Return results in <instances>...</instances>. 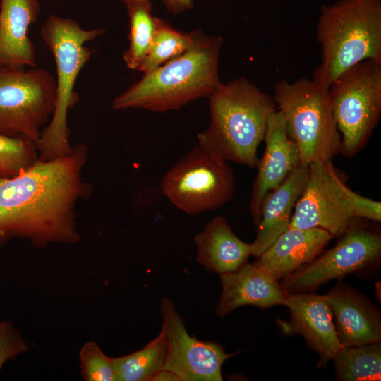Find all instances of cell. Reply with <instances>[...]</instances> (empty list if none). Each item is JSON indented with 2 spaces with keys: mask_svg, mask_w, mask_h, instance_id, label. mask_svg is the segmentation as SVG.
Here are the masks:
<instances>
[{
  "mask_svg": "<svg viewBox=\"0 0 381 381\" xmlns=\"http://www.w3.org/2000/svg\"><path fill=\"white\" fill-rule=\"evenodd\" d=\"M88 157L84 144L66 155L38 160L18 175L0 180V247L11 238L35 246L79 240L78 202L91 193L82 171Z\"/></svg>",
  "mask_w": 381,
  "mask_h": 381,
  "instance_id": "obj_1",
  "label": "cell"
},
{
  "mask_svg": "<svg viewBox=\"0 0 381 381\" xmlns=\"http://www.w3.org/2000/svg\"><path fill=\"white\" fill-rule=\"evenodd\" d=\"M190 34V44L186 52L143 74L112 101L111 108L159 113L179 110L192 101L208 97L219 87L222 84L218 73L222 38L207 36L200 29Z\"/></svg>",
  "mask_w": 381,
  "mask_h": 381,
  "instance_id": "obj_2",
  "label": "cell"
},
{
  "mask_svg": "<svg viewBox=\"0 0 381 381\" xmlns=\"http://www.w3.org/2000/svg\"><path fill=\"white\" fill-rule=\"evenodd\" d=\"M207 98L210 121L198 145L227 162L257 167L258 147L277 111L273 98L244 77L222 83Z\"/></svg>",
  "mask_w": 381,
  "mask_h": 381,
  "instance_id": "obj_3",
  "label": "cell"
},
{
  "mask_svg": "<svg viewBox=\"0 0 381 381\" xmlns=\"http://www.w3.org/2000/svg\"><path fill=\"white\" fill-rule=\"evenodd\" d=\"M321 63L312 80L328 90L356 64L381 61V0H339L323 5L317 25Z\"/></svg>",
  "mask_w": 381,
  "mask_h": 381,
  "instance_id": "obj_4",
  "label": "cell"
},
{
  "mask_svg": "<svg viewBox=\"0 0 381 381\" xmlns=\"http://www.w3.org/2000/svg\"><path fill=\"white\" fill-rule=\"evenodd\" d=\"M105 31L104 28L85 30L73 19L56 15L49 16L41 27V37L56 64V95L54 111L37 144L38 160H52L71 152L68 111L79 99L75 84L95 52L85 44Z\"/></svg>",
  "mask_w": 381,
  "mask_h": 381,
  "instance_id": "obj_5",
  "label": "cell"
},
{
  "mask_svg": "<svg viewBox=\"0 0 381 381\" xmlns=\"http://www.w3.org/2000/svg\"><path fill=\"white\" fill-rule=\"evenodd\" d=\"M272 98L298 147L301 164L332 162L340 152L341 135L328 90L305 78L281 80L274 83Z\"/></svg>",
  "mask_w": 381,
  "mask_h": 381,
  "instance_id": "obj_6",
  "label": "cell"
},
{
  "mask_svg": "<svg viewBox=\"0 0 381 381\" xmlns=\"http://www.w3.org/2000/svg\"><path fill=\"white\" fill-rule=\"evenodd\" d=\"M341 135L340 152L352 157L367 144L381 115V61H361L339 75L329 89Z\"/></svg>",
  "mask_w": 381,
  "mask_h": 381,
  "instance_id": "obj_7",
  "label": "cell"
},
{
  "mask_svg": "<svg viewBox=\"0 0 381 381\" xmlns=\"http://www.w3.org/2000/svg\"><path fill=\"white\" fill-rule=\"evenodd\" d=\"M56 78L47 69L0 66V134L36 145L56 106Z\"/></svg>",
  "mask_w": 381,
  "mask_h": 381,
  "instance_id": "obj_8",
  "label": "cell"
},
{
  "mask_svg": "<svg viewBox=\"0 0 381 381\" xmlns=\"http://www.w3.org/2000/svg\"><path fill=\"white\" fill-rule=\"evenodd\" d=\"M160 186L173 205L194 215L227 203L233 197L235 180L227 161L198 145L167 171Z\"/></svg>",
  "mask_w": 381,
  "mask_h": 381,
  "instance_id": "obj_9",
  "label": "cell"
},
{
  "mask_svg": "<svg viewBox=\"0 0 381 381\" xmlns=\"http://www.w3.org/2000/svg\"><path fill=\"white\" fill-rule=\"evenodd\" d=\"M380 257V233L353 219L333 248L284 278L282 286L289 294L310 291L330 280L372 268Z\"/></svg>",
  "mask_w": 381,
  "mask_h": 381,
  "instance_id": "obj_10",
  "label": "cell"
},
{
  "mask_svg": "<svg viewBox=\"0 0 381 381\" xmlns=\"http://www.w3.org/2000/svg\"><path fill=\"white\" fill-rule=\"evenodd\" d=\"M340 178L332 162H315L288 229L320 228L332 236H342L355 219L340 188Z\"/></svg>",
  "mask_w": 381,
  "mask_h": 381,
  "instance_id": "obj_11",
  "label": "cell"
},
{
  "mask_svg": "<svg viewBox=\"0 0 381 381\" xmlns=\"http://www.w3.org/2000/svg\"><path fill=\"white\" fill-rule=\"evenodd\" d=\"M160 310L167 338L162 369L172 371L181 381H222V366L235 353L225 352L217 343L191 337L170 299H162Z\"/></svg>",
  "mask_w": 381,
  "mask_h": 381,
  "instance_id": "obj_12",
  "label": "cell"
},
{
  "mask_svg": "<svg viewBox=\"0 0 381 381\" xmlns=\"http://www.w3.org/2000/svg\"><path fill=\"white\" fill-rule=\"evenodd\" d=\"M284 306L291 318L289 321L277 320L280 332L286 336L301 335L309 348L319 356L317 366L326 367L342 346L325 295L305 291L289 293Z\"/></svg>",
  "mask_w": 381,
  "mask_h": 381,
  "instance_id": "obj_13",
  "label": "cell"
},
{
  "mask_svg": "<svg viewBox=\"0 0 381 381\" xmlns=\"http://www.w3.org/2000/svg\"><path fill=\"white\" fill-rule=\"evenodd\" d=\"M263 140L265 152L258 161L250 202L255 226L260 222L265 197L301 164L298 147L289 137L284 118L279 111L277 110L269 118Z\"/></svg>",
  "mask_w": 381,
  "mask_h": 381,
  "instance_id": "obj_14",
  "label": "cell"
},
{
  "mask_svg": "<svg viewBox=\"0 0 381 381\" xmlns=\"http://www.w3.org/2000/svg\"><path fill=\"white\" fill-rule=\"evenodd\" d=\"M325 296L342 347L381 341L380 312L367 296L341 280Z\"/></svg>",
  "mask_w": 381,
  "mask_h": 381,
  "instance_id": "obj_15",
  "label": "cell"
},
{
  "mask_svg": "<svg viewBox=\"0 0 381 381\" xmlns=\"http://www.w3.org/2000/svg\"><path fill=\"white\" fill-rule=\"evenodd\" d=\"M222 294L215 313L223 318L243 306L267 308L284 306L287 293L267 272L246 262L237 270L220 275Z\"/></svg>",
  "mask_w": 381,
  "mask_h": 381,
  "instance_id": "obj_16",
  "label": "cell"
},
{
  "mask_svg": "<svg viewBox=\"0 0 381 381\" xmlns=\"http://www.w3.org/2000/svg\"><path fill=\"white\" fill-rule=\"evenodd\" d=\"M320 228L287 229L253 262L277 280L314 260L332 238Z\"/></svg>",
  "mask_w": 381,
  "mask_h": 381,
  "instance_id": "obj_17",
  "label": "cell"
},
{
  "mask_svg": "<svg viewBox=\"0 0 381 381\" xmlns=\"http://www.w3.org/2000/svg\"><path fill=\"white\" fill-rule=\"evenodd\" d=\"M40 8L38 0H0V66L36 67V51L28 32Z\"/></svg>",
  "mask_w": 381,
  "mask_h": 381,
  "instance_id": "obj_18",
  "label": "cell"
},
{
  "mask_svg": "<svg viewBox=\"0 0 381 381\" xmlns=\"http://www.w3.org/2000/svg\"><path fill=\"white\" fill-rule=\"evenodd\" d=\"M308 166L299 164L261 205L260 219L252 244V255L260 256L289 227L292 212L305 188Z\"/></svg>",
  "mask_w": 381,
  "mask_h": 381,
  "instance_id": "obj_19",
  "label": "cell"
},
{
  "mask_svg": "<svg viewBox=\"0 0 381 381\" xmlns=\"http://www.w3.org/2000/svg\"><path fill=\"white\" fill-rule=\"evenodd\" d=\"M197 261L219 275L234 272L252 255V244L241 241L226 219L217 216L194 238Z\"/></svg>",
  "mask_w": 381,
  "mask_h": 381,
  "instance_id": "obj_20",
  "label": "cell"
},
{
  "mask_svg": "<svg viewBox=\"0 0 381 381\" xmlns=\"http://www.w3.org/2000/svg\"><path fill=\"white\" fill-rule=\"evenodd\" d=\"M129 22L128 48L123 54L128 68L139 71L152 44L156 29L152 0H122Z\"/></svg>",
  "mask_w": 381,
  "mask_h": 381,
  "instance_id": "obj_21",
  "label": "cell"
},
{
  "mask_svg": "<svg viewBox=\"0 0 381 381\" xmlns=\"http://www.w3.org/2000/svg\"><path fill=\"white\" fill-rule=\"evenodd\" d=\"M333 361L338 380L380 381L381 342L341 347Z\"/></svg>",
  "mask_w": 381,
  "mask_h": 381,
  "instance_id": "obj_22",
  "label": "cell"
},
{
  "mask_svg": "<svg viewBox=\"0 0 381 381\" xmlns=\"http://www.w3.org/2000/svg\"><path fill=\"white\" fill-rule=\"evenodd\" d=\"M167 338L163 327L158 336L143 349L127 356L113 358L117 381H151L164 365Z\"/></svg>",
  "mask_w": 381,
  "mask_h": 381,
  "instance_id": "obj_23",
  "label": "cell"
},
{
  "mask_svg": "<svg viewBox=\"0 0 381 381\" xmlns=\"http://www.w3.org/2000/svg\"><path fill=\"white\" fill-rule=\"evenodd\" d=\"M156 29L149 52L139 71L148 73L180 56L190 44V32L177 30L167 21L155 17Z\"/></svg>",
  "mask_w": 381,
  "mask_h": 381,
  "instance_id": "obj_24",
  "label": "cell"
},
{
  "mask_svg": "<svg viewBox=\"0 0 381 381\" xmlns=\"http://www.w3.org/2000/svg\"><path fill=\"white\" fill-rule=\"evenodd\" d=\"M37 159L35 143L0 134V180L18 175Z\"/></svg>",
  "mask_w": 381,
  "mask_h": 381,
  "instance_id": "obj_25",
  "label": "cell"
},
{
  "mask_svg": "<svg viewBox=\"0 0 381 381\" xmlns=\"http://www.w3.org/2000/svg\"><path fill=\"white\" fill-rule=\"evenodd\" d=\"M81 374L87 381H117L113 358L106 356L94 341L85 343L80 351Z\"/></svg>",
  "mask_w": 381,
  "mask_h": 381,
  "instance_id": "obj_26",
  "label": "cell"
},
{
  "mask_svg": "<svg viewBox=\"0 0 381 381\" xmlns=\"http://www.w3.org/2000/svg\"><path fill=\"white\" fill-rule=\"evenodd\" d=\"M27 350V344L11 322H0V372L4 364Z\"/></svg>",
  "mask_w": 381,
  "mask_h": 381,
  "instance_id": "obj_27",
  "label": "cell"
},
{
  "mask_svg": "<svg viewBox=\"0 0 381 381\" xmlns=\"http://www.w3.org/2000/svg\"><path fill=\"white\" fill-rule=\"evenodd\" d=\"M340 188L355 218H365L375 222L381 221V202L360 195L348 188L340 180Z\"/></svg>",
  "mask_w": 381,
  "mask_h": 381,
  "instance_id": "obj_28",
  "label": "cell"
},
{
  "mask_svg": "<svg viewBox=\"0 0 381 381\" xmlns=\"http://www.w3.org/2000/svg\"><path fill=\"white\" fill-rule=\"evenodd\" d=\"M166 10L172 15H179L194 7V0H162Z\"/></svg>",
  "mask_w": 381,
  "mask_h": 381,
  "instance_id": "obj_29",
  "label": "cell"
},
{
  "mask_svg": "<svg viewBox=\"0 0 381 381\" xmlns=\"http://www.w3.org/2000/svg\"><path fill=\"white\" fill-rule=\"evenodd\" d=\"M151 381H181L180 377L172 371L166 369L159 370Z\"/></svg>",
  "mask_w": 381,
  "mask_h": 381,
  "instance_id": "obj_30",
  "label": "cell"
}]
</instances>
